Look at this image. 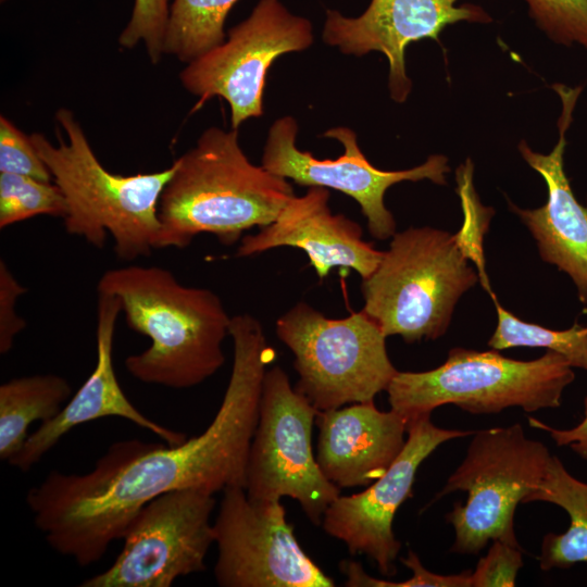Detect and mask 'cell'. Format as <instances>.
Wrapping results in <instances>:
<instances>
[{
    "instance_id": "1",
    "label": "cell",
    "mask_w": 587,
    "mask_h": 587,
    "mask_svg": "<svg viewBox=\"0 0 587 587\" xmlns=\"http://www.w3.org/2000/svg\"><path fill=\"white\" fill-rule=\"evenodd\" d=\"M265 372L260 357L236 354L217 413L197 437L175 446L117 441L88 473L51 471L26 494L48 545L86 567L123 538L130 520L155 497L187 488H245Z\"/></svg>"
},
{
    "instance_id": "2",
    "label": "cell",
    "mask_w": 587,
    "mask_h": 587,
    "mask_svg": "<svg viewBox=\"0 0 587 587\" xmlns=\"http://www.w3.org/2000/svg\"><path fill=\"white\" fill-rule=\"evenodd\" d=\"M97 290L116 296L128 327L151 341L124 361L137 380L185 389L203 383L225 363L223 341L232 317L212 290L186 286L157 265L110 268L100 276Z\"/></svg>"
},
{
    "instance_id": "3",
    "label": "cell",
    "mask_w": 587,
    "mask_h": 587,
    "mask_svg": "<svg viewBox=\"0 0 587 587\" xmlns=\"http://www.w3.org/2000/svg\"><path fill=\"white\" fill-rule=\"evenodd\" d=\"M174 164L158 203L157 249L185 248L200 234L234 243L271 224L295 196L286 178L249 161L234 128H207Z\"/></svg>"
},
{
    "instance_id": "4",
    "label": "cell",
    "mask_w": 587,
    "mask_h": 587,
    "mask_svg": "<svg viewBox=\"0 0 587 587\" xmlns=\"http://www.w3.org/2000/svg\"><path fill=\"white\" fill-rule=\"evenodd\" d=\"M55 120L66 135L54 146L41 133L30 140L66 203V233L102 249L108 234L121 261L148 257L157 249L160 222L158 203L172 177L170 167L135 175L108 171L96 157L74 113L61 108Z\"/></svg>"
},
{
    "instance_id": "5",
    "label": "cell",
    "mask_w": 587,
    "mask_h": 587,
    "mask_svg": "<svg viewBox=\"0 0 587 587\" xmlns=\"http://www.w3.org/2000/svg\"><path fill=\"white\" fill-rule=\"evenodd\" d=\"M457 234L410 227L391 237L377 267L362 278L363 311L407 342L442 336L460 297L478 280Z\"/></svg>"
},
{
    "instance_id": "6",
    "label": "cell",
    "mask_w": 587,
    "mask_h": 587,
    "mask_svg": "<svg viewBox=\"0 0 587 587\" xmlns=\"http://www.w3.org/2000/svg\"><path fill=\"white\" fill-rule=\"evenodd\" d=\"M574 378L566 358L552 350L533 361H519L495 349L453 348L432 371L397 372L386 391L391 410L408 421L449 403L473 414L510 407L535 412L560 407L563 390Z\"/></svg>"
},
{
    "instance_id": "7",
    "label": "cell",
    "mask_w": 587,
    "mask_h": 587,
    "mask_svg": "<svg viewBox=\"0 0 587 587\" xmlns=\"http://www.w3.org/2000/svg\"><path fill=\"white\" fill-rule=\"evenodd\" d=\"M276 335L295 357V389L320 412L374 400L397 374L386 335L363 310L330 319L298 302L276 321Z\"/></svg>"
},
{
    "instance_id": "8",
    "label": "cell",
    "mask_w": 587,
    "mask_h": 587,
    "mask_svg": "<svg viewBox=\"0 0 587 587\" xmlns=\"http://www.w3.org/2000/svg\"><path fill=\"white\" fill-rule=\"evenodd\" d=\"M548 448L525 436L520 424L474 432L466 455L437 499L467 492L447 521L455 530L450 551L477 554L489 540L521 548L514 532L516 505L542 482L551 459Z\"/></svg>"
},
{
    "instance_id": "9",
    "label": "cell",
    "mask_w": 587,
    "mask_h": 587,
    "mask_svg": "<svg viewBox=\"0 0 587 587\" xmlns=\"http://www.w3.org/2000/svg\"><path fill=\"white\" fill-rule=\"evenodd\" d=\"M317 413L279 366L266 371L245 485L253 501L297 500L315 525L340 496V488L325 477L313 453L312 426Z\"/></svg>"
},
{
    "instance_id": "10",
    "label": "cell",
    "mask_w": 587,
    "mask_h": 587,
    "mask_svg": "<svg viewBox=\"0 0 587 587\" xmlns=\"http://www.w3.org/2000/svg\"><path fill=\"white\" fill-rule=\"evenodd\" d=\"M311 22L291 13L279 0H259L250 15L228 30L227 38L180 72L183 87L203 103L221 97L230 108L232 128L263 114L268 68L282 54L313 43Z\"/></svg>"
},
{
    "instance_id": "11",
    "label": "cell",
    "mask_w": 587,
    "mask_h": 587,
    "mask_svg": "<svg viewBox=\"0 0 587 587\" xmlns=\"http://www.w3.org/2000/svg\"><path fill=\"white\" fill-rule=\"evenodd\" d=\"M213 495L187 488L147 502L130 520L123 548L111 566L79 586L171 587L178 577L203 572L215 542L210 522Z\"/></svg>"
},
{
    "instance_id": "12",
    "label": "cell",
    "mask_w": 587,
    "mask_h": 587,
    "mask_svg": "<svg viewBox=\"0 0 587 587\" xmlns=\"http://www.w3.org/2000/svg\"><path fill=\"white\" fill-rule=\"evenodd\" d=\"M221 587H332L302 550L278 501H253L243 487L223 490L213 523Z\"/></svg>"
},
{
    "instance_id": "13",
    "label": "cell",
    "mask_w": 587,
    "mask_h": 587,
    "mask_svg": "<svg viewBox=\"0 0 587 587\" xmlns=\"http://www.w3.org/2000/svg\"><path fill=\"white\" fill-rule=\"evenodd\" d=\"M298 124L292 116H283L271 126L263 148L262 166L271 173L291 179L302 186L336 189L354 199L366 217L370 234L379 240L396 233L392 213L385 207L386 190L404 180L428 179L446 184L449 173L448 159L432 154L413 168L383 171L365 158L357 141L355 133L348 127H334L324 136L338 140L344 153L338 159H316L309 151L296 146Z\"/></svg>"
},
{
    "instance_id": "14",
    "label": "cell",
    "mask_w": 587,
    "mask_h": 587,
    "mask_svg": "<svg viewBox=\"0 0 587 587\" xmlns=\"http://www.w3.org/2000/svg\"><path fill=\"white\" fill-rule=\"evenodd\" d=\"M407 433L404 447L386 473L362 492L339 496L322 521L328 535L344 541L352 555L364 553L374 560L386 576L396 573L401 548L392 532L394 516L412 496L419 466L441 444L474 432L439 428L430 414H421L408 421Z\"/></svg>"
},
{
    "instance_id": "15",
    "label": "cell",
    "mask_w": 587,
    "mask_h": 587,
    "mask_svg": "<svg viewBox=\"0 0 587 587\" xmlns=\"http://www.w3.org/2000/svg\"><path fill=\"white\" fill-rule=\"evenodd\" d=\"M459 0H371L357 17L328 10L323 40L345 54L362 57L371 51L385 54L389 64L388 88L394 101L408 99L412 82L407 75L404 51L409 43L425 38L438 40L448 25L459 22L490 23L479 5Z\"/></svg>"
},
{
    "instance_id": "16",
    "label": "cell",
    "mask_w": 587,
    "mask_h": 587,
    "mask_svg": "<svg viewBox=\"0 0 587 587\" xmlns=\"http://www.w3.org/2000/svg\"><path fill=\"white\" fill-rule=\"evenodd\" d=\"M552 88L562 103L557 145L550 153L542 154L533 151L524 140L519 143L523 159L547 185V202L533 210L520 209L510 201L509 205L532 233L541 259L565 272L574 282L580 302L587 303V208L576 200L563 160L566 132L583 87L554 84Z\"/></svg>"
},
{
    "instance_id": "17",
    "label": "cell",
    "mask_w": 587,
    "mask_h": 587,
    "mask_svg": "<svg viewBox=\"0 0 587 587\" xmlns=\"http://www.w3.org/2000/svg\"><path fill=\"white\" fill-rule=\"evenodd\" d=\"M329 190L312 186L303 196H294L277 217L254 235L241 238L236 257L245 258L278 247L304 251L316 275L323 279L333 268H350L362 278L378 265L384 251L363 239L361 226L334 214Z\"/></svg>"
},
{
    "instance_id": "18",
    "label": "cell",
    "mask_w": 587,
    "mask_h": 587,
    "mask_svg": "<svg viewBox=\"0 0 587 587\" xmlns=\"http://www.w3.org/2000/svg\"><path fill=\"white\" fill-rule=\"evenodd\" d=\"M120 313L121 300L98 291L95 369L62 410L29 434L21 450L8 462L11 466L29 471L71 429L110 416L128 420L170 446L187 440L185 433L167 428L142 414L121 388L113 366V340Z\"/></svg>"
},
{
    "instance_id": "19",
    "label": "cell",
    "mask_w": 587,
    "mask_h": 587,
    "mask_svg": "<svg viewBox=\"0 0 587 587\" xmlns=\"http://www.w3.org/2000/svg\"><path fill=\"white\" fill-rule=\"evenodd\" d=\"M316 461L338 488L367 486L382 477L404 447L408 420L379 411L374 400L316 415Z\"/></svg>"
},
{
    "instance_id": "20",
    "label": "cell",
    "mask_w": 587,
    "mask_h": 587,
    "mask_svg": "<svg viewBox=\"0 0 587 587\" xmlns=\"http://www.w3.org/2000/svg\"><path fill=\"white\" fill-rule=\"evenodd\" d=\"M71 394L68 380L57 374L16 377L1 384L0 459L9 462L28 438L30 424L53 419Z\"/></svg>"
},
{
    "instance_id": "21",
    "label": "cell",
    "mask_w": 587,
    "mask_h": 587,
    "mask_svg": "<svg viewBox=\"0 0 587 587\" xmlns=\"http://www.w3.org/2000/svg\"><path fill=\"white\" fill-rule=\"evenodd\" d=\"M545 501L563 508L570 515L567 530L544 537L539 557L540 569H567L587 563V484L573 477L560 459L552 455L540 485L523 503Z\"/></svg>"
},
{
    "instance_id": "22",
    "label": "cell",
    "mask_w": 587,
    "mask_h": 587,
    "mask_svg": "<svg viewBox=\"0 0 587 587\" xmlns=\"http://www.w3.org/2000/svg\"><path fill=\"white\" fill-rule=\"evenodd\" d=\"M238 0H173L164 52L189 63L225 39L226 17Z\"/></svg>"
},
{
    "instance_id": "23",
    "label": "cell",
    "mask_w": 587,
    "mask_h": 587,
    "mask_svg": "<svg viewBox=\"0 0 587 587\" xmlns=\"http://www.w3.org/2000/svg\"><path fill=\"white\" fill-rule=\"evenodd\" d=\"M498 324L488 341L495 350L515 347L546 348L566 358L572 367L587 370V326L575 323L565 330H553L540 325L526 323L498 302L492 294Z\"/></svg>"
},
{
    "instance_id": "24",
    "label": "cell",
    "mask_w": 587,
    "mask_h": 587,
    "mask_svg": "<svg viewBox=\"0 0 587 587\" xmlns=\"http://www.w3.org/2000/svg\"><path fill=\"white\" fill-rule=\"evenodd\" d=\"M66 203L52 182L32 176L0 172V228L38 215L64 218Z\"/></svg>"
},
{
    "instance_id": "25",
    "label": "cell",
    "mask_w": 587,
    "mask_h": 587,
    "mask_svg": "<svg viewBox=\"0 0 587 587\" xmlns=\"http://www.w3.org/2000/svg\"><path fill=\"white\" fill-rule=\"evenodd\" d=\"M536 25L557 43L587 49V0H524Z\"/></svg>"
},
{
    "instance_id": "26",
    "label": "cell",
    "mask_w": 587,
    "mask_h": 587,
    "mask_svg": "<svg viewBox=\"0 0 587 587\" xmlns=\"http://www.w3.org/2000/svg\"><path fill=\"white\" fill-rule=\"evenodd\" d=\"M170 0H134L130 18L118 36V45L133 49L142 42L150 62L158 64L164 52Z\"/></svg>"
},
{
    "instance_id": "27",
    "label": "cell",
    "mask_w": 587,
    "mask_h": 587,
    "mask_svg": "<svg viewBox=\"0 0 587 587\" xmlns=\"http://www.w3.org/2000/svg\"><path fill=\"white\" fill-rule=\"evenodd\" d=\"M401 562L412 571V577L403 582H389L370 576L362 565L352 560L339 564L349 587H471V571L454 575H440L427 571L416 553L409 551Z\"/></svg>"
},
{
    "instance_id": "28",
    "label": "cell",
    "mask_w": 587,
    "mask_h": 587,
    "mask_svg": "<svg viewBox=\"0 0 587 587\" xmlns=\"http://www.w3.org/2000/svg\"><path fill=\"white\" fill-rule=\"evenodd\" d=\"M0 172L51 182L52 176L26 136L5 116H0Z\"/></svg>"
},
{
    "instance_id": "29",
    "label": "cell",
    "mask_w": 587,
    "mask_h": 587,
    "mask_svg": "<svg viewBox=\"0 0 587 587\" xmlns=\"http://www.w3.org/2000/svg\"><path fill=\"white\" fill-rule=\"evenodd\" d=\"M522 566V548L494 540L486 557L479 559L471 573V587H513Z\"/></svg>"
},
{
    "instance_id": "30",
    "label": "cell",
    "mask_w": 587,
    "mask_h": 587,
    "mask_svg": "<svg viewBox=\"0 0 587 587\" xmlns=\"http://www.w3.org/2000/svg\"><path fill=\"white\" fill-rule=\"evenodd\" d=\"M26 288L12 274L7 262L0 260V353L7 354L14 345L15 337L26 327L24 319L16 313L17 298Z\"/></svg>"
},
{
    "instance_id": "31",
    "label": "cell",
    "mask_w": 587,
    "mask_h": 587,
    "mask_svg": "<svg viewBox=\"0 0 587 587\" xmlns=\"http://www.w3.org/2000/svg\"><path fill=\"white\" fill-rule=\"evenodd\" d=\"M584 405L582 422L570 429H555L533 417H528V423L533 427L549 432L558 446H570L582 459L587 460V397Z\"/></svg>"
},
{
    "instance_id": "32",
    "label": "cell",
    "mask_w": 587,
    "mask_h": 587,
    "mask_svg": "<svg viewBox=\"0 0 587 587\" xmlns=\"http://www.w3.org/2000/svg\"><path fill=\"white\" fill-rule=\"evenodd\" d=\"M3 1H5V0H1V2H3Z\"/></svg>"
}]
</instances>
